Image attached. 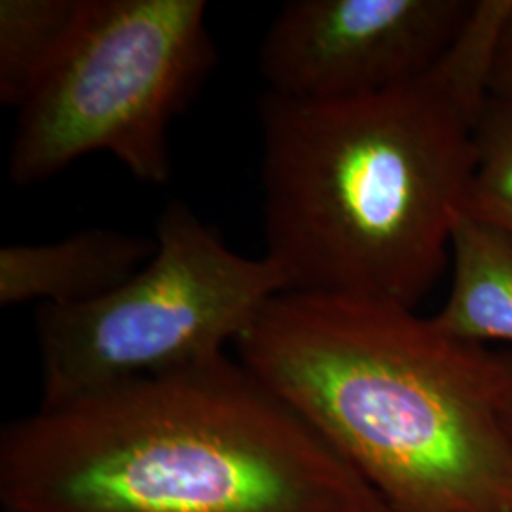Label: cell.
<instances>
[{"instance_id": "4", "label": "cell", "mask_w": 512, "mask_h": 512, "mask_svg": "<svg viewBox=\"0 0 512 512\" xmlns=\"http://www.w3.org/2000/svg\"><path fill=\"white\" fill-rule=\"evenodd\" d=\"M217 61L203 0H88L63 54L18 107L10 179L42 183L105 152L139 183L162 186L169 128Z\"/></svg>"}, {"instance_id": "5", "label": "cell", "mask_w": 512, "mask_h": 512, "mask_svg": "<svg viewBox=\"0 0 512 512\" xmlns=\"http://www.w3.org/2000/svg\"><path fill=\"white\" fill-rule=\"evenodd\" d=\"M154 239L156 253L114 291L76 306H38V406L226 355L287 291L270 260L232 251L179 200L165 205Z\"/></svg>"}, {"instance_id": "11", "label": "cell", "mask_w": 512, "mask_h": 512, "mask_svg": "<svg viewBox=\"0 0 512 512\" xmlns=\"http://www.w3.org/2000/svg\"><path fill=\"white\" fill-rule=\"evenodd\" d=\"M490 95L494 99H512V6L503 23L490 76Z\"/></svg>"}, {"instance_id": "9", "label": "cell", "mask_w": 512, "mask_h": 512, "mask_svg": "<svg viewBox=\"0 0 512 512\" xmlns=\"http://www.w3.org/2000/svg\"><path fill=\"white\" fill-rule=\"evenodd\" d=\"M88 0L0 2V103L16 107L52 69Z\"/></svg>"}, {"instance_id": "10", "label": "cell", "mask_w": 512, "mask_h": 512, "mask_svg": "<svg viewBox=\"0 0 512 512\" xmlns=\"http://www.w3.org/2000/svg\"><path fill=\"white\" fill-rule=\"evenodd\" d=\"M463 211L512 232V99L490 97L482 112Z\"/></svg>"}, {"instance_id": "1", "label": "cell", "mask_w": 512, "mask_h": 512, "mask_svg": "<svg viewBox=\"0 0 512 512\" xmlns=\"http://www.w3.org/2000/svg\"><path fill=\"white\" fill-rule=\"evenodd\" d=\"M512 0H478L452 48L385 92L258 101L264 258L285 293L414 308L450 260Z\"/></svg>"}, {"instance_id": "7", "label": "cell", "mask_w": 512, "mask_h": 512, "mask_svg": "<svg viewBox=\"0 0 512 512\" xmlns=\"http://www.w3.org/2000/svg\"><path fill=\"white\" fill-rule=\"evenodd\" d=\"M156 253V239L88 228L40 245L0 249V304L76 306L114 291Z\"/></svg>"}, {"instance_id": "12", "label": "cell", "mask_w": 512, "mask_h": 512, "mask_svg": "<svg viewBox=\"0 0 512 512\" xmlns=\"http://www.w3.org/2000/svg\"><path fill=\"white\" fill-rule=\"evenodd\" d=\"M503 418H505V425H507V429H509V433L512 435V395L511 399H509V403L505 404Z\"/></svg>"}, {"instance_id": "3", "label": "cell", "mask_w": 512, "mask_h": 512, "mask_svg": "<svg viewBox=\"0 0 512 512\" xmlns=\"http://www.w3.org/2000/svg\"><path fill=\"white\" fill-rule=\"evenodd\" d=\"M2 512H385L239 359L114 385L8 421Z\"/></svg>"}, {"instance_id": "6", "label": "cell", "mask_w": 512, "mask_h": 512, "mask_svg": "<svg viewBox=\"0 0 512 512\" xmlns=\"http://www.w3.org/2000/svg\"><path fill=\"white\" fill-rule=\"evenodd\" d=\"M478 0H291L262 38L268 92L349 99L429 73L475 14Z\"/></svg>"}, {"instance_id": "8", "label": "cell", "mask_w": 512, "mask_h": 512, "mask_svg": "<svg viewBox=\"0 0 512 512\" xmlns=\"http://www.w3.org/2000/svg\"><path fill=\"white\" fill-rule=\"evenodd\" d=\"M452 285L433 323L448 336L512 344V232L459 211L450 236Z\"/></svg>"}, {"instance_id": "2", "label": "cell", "mask_w": 512, "mask_h": 512, "mask_svg": "<svg viewBox=\"0 0 512 512\" xmlns=\"http://www.w3.org/2000/svg\"><path fill=\"white\" fill-rule=\"evenodd\" d=\"M238 359L385 512H512V353L393 302L281 293Z\"/></svg>"}]
</instances>
